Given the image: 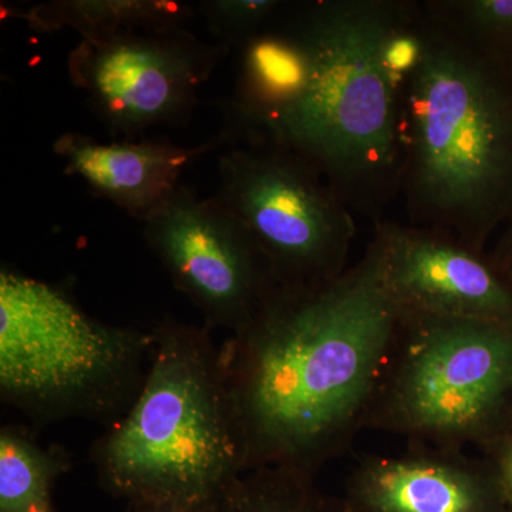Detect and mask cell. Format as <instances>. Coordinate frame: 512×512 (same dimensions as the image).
Masks as SVG:
<instances>
[{
    "mask_svg": "<svg viewBox=\"0 0 512 512\" xmlns=\"http://www.w3.org/2000/svg\"><path fill=\"white\" fill-rule=\"evenodd\" d=\"M285 5L241 47L231 133L298 154L377 224L402 188L409 83L387 50L419 5L315 0L284 13Z\"/></svg>",
    "mask_w": 512,
    "mask_h": 512,
    "instance_id": "1",
    "label": "cell"
},
{
    "mask_svg": "<svg viewBox=\"0 0 512 512\" xmlns=\"http://www.w3.org/2000/svg\"><path fill=\"white\" fill-rule=\"evenodd\" d=\"M400 329L375 239L338 278L279 286L221 346L245 470L315 474L369 416Z\"/></svg>",
    "mask_w": 512,
    "mask_h": 512,
    "instance_id": "2",
    "label": "cell"
},
{
    "mask_svg": "<svg viewBox=\"0 0 512 512\" xmlns=\"http://www.w3.org/2000/svg\"><path fill=\"white\" fill-rule=\"evenodd\" d=\"M404 93L402 188L410 225L484 254L512 218V66L429 2Z\"/></svg>",
    "mask_w": 512,
    "mask_h": 512,
    "instance_id": "3",
    "label": "cell"
},
{
    "mask_svg": "<svg viewBox=\"0 0 512 512\" xmlns=\"http://www.w3.org/2000/svg\"><path fill=\"white\" fill-rule=\"evenodd\" d=\"M151 332L143 389L94 441L92 461L128 505L205 512L247 473L222 350L207 326L165 318Z\"/></svg>",
    "mask_w": 512,
    "mask_h": 512,
    "instance_id": "4",
    "label": "cell"
},
{
    "mask_svg": "<svg viewBox=\"0 0 512 512\" xmlns=\"http://www.w3.org/2000/svg\"><path fill=\"white\" fill-rule=\"evenodd\" d=\"M154 336L87 315L60 286L0 271V399L35 424L113 426L146 382Z\"/></svg>",
    "mask_w": 512,
    "mask_h": 512,
    "instance_id": "5",
    "label": "cell"
},
{
    "mask_svg": "<svg viewBox=\"0 0 512 512\" xmlns=\"http://www.w3.org/2000/svg\"><path fill=\"white\" fill-rule=\"evenodd\" d=\"M372 417L448 450L500 439L512 417V325L400 313Z\"/></svg>",
    "mask_w": 512,
    "mask_h": 512,
    "instance_id": "6",
    "label": "cell"
},
{
    "mask_svg": "<svg viewBox=\"0 0 512 512\" xmlns=\"http://www.w3.org/2000/svg\"><path fill=\"white\" fill-rule=\"evenodd\" d=\"M218 170L215 200L247 228L279 285L320 284L349 268L353 211L308 161L244 143L222 154Z\"/></svg>",
    "mask_w": 512,
    "mask_h": 512,
    "instance_id": "7",
    "label": "cell"
},
{
    "mask_svg": "<svg viewBox=\"0 0 512 512\" xmlns=\"http://www.w3.org/2000/svg\"><path fill=\"white\" fill-rule=\"evenodd\" d=\"M229 50L201 42L183 26L130 30L80 40L67 69L107 128L131 137L185 119Z\"/></svg>",
    "mask_w": 512,
    "mask_h": 512,
    "instance_id": "8",
    "label": "cell"
},
{
    "mask_svg": "<svg viewBox=\"0 0 512 512\" xmlns=\"http://www.w3.org/2000/svg\"><path fill=\"white\" fill-rule=\"evenodd\" d=\"M143 238L207 328L241 332L281 286L247 228L184 185L143 222Z\"/></svg>",
    "mask_w": 512,
    "mask_h": 512,
    "instance_id": "9",
    "label": "cell"
},
{
    "mask_svg": "<svg viewBox=\"0 0 512 512\" xmlns=\"http://www.w3.org/2000/svg\"><path fill=\"white\" fill-rule=\"evenodd\" d=\"M373 239L402 315L512 325V279L490 256L414 225L377 222Z\"/></svg>",
    "mask_w": 512,
    "mask_h": 512,
    "instance_id": "10",
    "label": "cell"
},
{
    "mask_svg": "<svg viewBox=\"0 0 512 512\" xmlns=\"http://www.w3.org/2000/svg\"><path fill=\"white\" fill-rule=\"evenodd\" d=\"M225 134L197 147L171 141H114L64 133L53 150L66 161V174L143 224L173 197L181 174L191 161L224 144Z\"/></svg>",
    "mask_w": 512,
    "mask_h": 512,
    "instance_id": "11",
    "label": "cell"
},
{
    "mask_svg": "<svg viewBox=\"0 0 512 512\" xmlns=\"http://www.w3.org/2000/svg\"><path fill=\"white\" fill-rule=\"evenodd\" d=\"M357 500L369 512H490L493 481L451 453L373 457L360 464Z\"/></svg>",
    "mask_w": 512,
    "mask_h": 512,
    "instance_id": "12",
    "label": "cell"
},
{
    "mask_svg": "<svg viewBox=\"0 0 512 512\" xmlns=\"http://www.w3.org/2000/svg\"><path fill=\"white\" fill-rule=\"evenodd\" d=\"M16 16L39 33L69 28L82 40H93L130 30L183 26L194 16V8L175 0H53Z\"/></svg>",
    "mask_w": 512,
    "mask_h": 512,
    "instance_id": "13",
    "label": "cell"
},
{
    "mask_svg": "<svg viewBox=\"0 0 512 512\" xmlns=\"http://www.w3.org/2000/svg\"><path fill=\"white\" fill-rule=\"evenodd\" d=\"M69 456L43 446L28 427L0 429V512H57L55 485L70 470Z\"/></svg>",
    "mask_w": 512,
    "mask_h": 512,
    "instance_id": "14",
    "label": "cell"
},
{
    "mask_svg": "<svg viewBox=\"0 0 512 512\" xmlns=\"http://www.w3.org/2000/svg\"><path fill=\"white\" fill-rule=\"evenodd\" d=\"M313 476L291 468H255L205 512H332Z\"/></svg>",
    "mask_w": 512,
    "mask_h": 512,
    "instance_id": "15",
    "label": "cell"
},
{
    "mask_svg": "<svg viewBox=\"0 0 512 512\" xmlns=\"http://www.w3.org/2000/svg\"><path fill=\"white\" fill-rule=\"evenodd\" d=\"M437 6L478 45L512 60V0H453Z\"/></svg>",
    "mask_w": 512,
    "mask_h": 512,
    "instance_id": "16",
    "label": "cell"
},
{
    "mask_svg": "<svg viewBox=\"0 0 512 512\" xmlns=\"http://www.w3.org/2000/svg\"><path fill=\"white\" fill-rule=\"evenodd\" d=\"M284 3L279 0H202L197 9L222 45L241 49L268 25Z\"/></svg>",
    "mask_w": 512,
    "mask_h": 512,
    "instance_id": "17",
    "label": "cell"
},
{
    "mask_svg": "<svg viewBox=\"0 0 512 512\" xmlns=\"http://www.w3.org/2000/svg\"><path fill=\"white\" fill-rule=\"evenodd\" d=\"M498 440H504V443L498 450L495 476L500 481L501 490L512 500V433Z\"/></svg>",
    "mask_w": 512,
    "mask_h": 512,
    "instance_id": "18",
    "label": "cell"
},
{
    "mask_svg": "<svg viewBox=\"0 0 512 512\" xmlns=\"http://www.w3.org/2000/svg\"><path fill=\"white\" fill-rule=\"evenodd\" d=\"M490 259L498 269H501L505 275L510 276L512 279V218L505 225L503 235H501L500 241L495 245Z\"/></svg>",
    "mask_w": 512,
    "mask_h": 512,
    "instance_id": "19",
    "label": "cell"
},
{
    "mask_svg": "<svg viewBox=\"0 0 512 512\" xmlns=\"http://www.w3.org/2000/svg\"><path fill=\"white\" fill-rule=\"evenodd\" d=\"M124 512H178L171 510V508L157 507V505H128Z\"/></svg>",
    "mask_w": 512,
    "mask_h": 512,
    "instance_id": "20",
    "label": "cell"
},
{
    "mask_svg": "<svg viewBox=\"0 0 512 512\" xmlns=\"http://www.w3.org/2000/svg\"><path fill=\"white\" fill-rule=\"evenodd\" d=\"M511 66H512V60H511Z\"/></svg>",
    "mask_w": 512,
    "mask_h": 512,
    "instance_id": "21",
    "label": "cell"
}]
</instances>
